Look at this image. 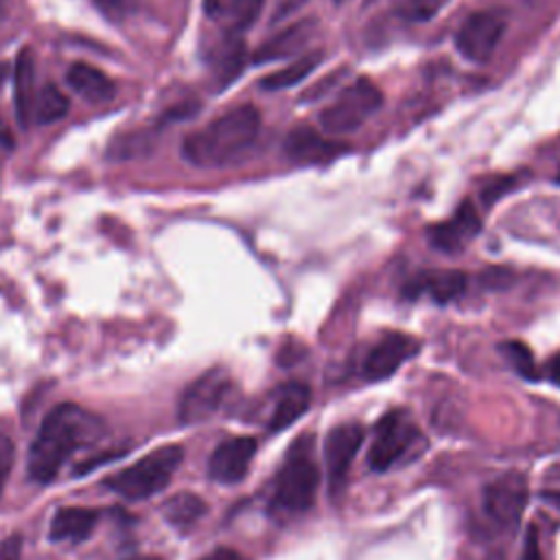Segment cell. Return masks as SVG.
I'll use <instances>...</instances> for the list:
<instances>
[{"instance_id":"10","label":"cell","mask_w":560,"mask_h":560,"mask_svg":"<svg viewBox=\"0 0 560 560\" xmlns=\"http://www.w3.org/2000/svg\"><path fill=\"white\" fill-rule=\"evenodd\" d=\"M363 429L357 422L337 424L328 431L324 442V462H326V475L330 483V492L343 486L350 464L357 457L361 444H363Z\"/></svg>"},{"instance_id":"12","label":"cell","mask_w":560,"mask_h":560,"mask_svg":"<svg viewBox=\"0 0 560 560\" xmlns=\"http://www.w3.org/2000/svg\"><path fill=\"white\" fill-rule=\"evenodd\" d=\"M481 230V219L470 201H462L455 214L442 223H435L427 230L429 243L440 249L455 254L464 249Z\"/></svg>"},{"instance_id":"38","label":"cell","mask_w":560,"mask_h":560,"mask_svg":"<svg viewBox=\"0 0 560 560\" xmlns=\"http://www.w3.org/2000/svg\"><path fill=\"white\" fill-rule=\"evenodd\" d=\"M335 2H337V4H343V2H348V0H335Z\"/></svg>"},{"instance_id":"20","label":"cell","mask_w":560,"mask_h":560,"mask_svg":"<svg viewBox=\"0 0 560 560\" xmlns=\"http://www.w3.org/2000/svg\"><path fill=\"white\" fill-rule=\"evenodd\" d=\"M245 63V44L241 33L230 31L228 37L212 50V77L217 90H223L232 83Z\"/></svg>"},{"instance_id":"9","label":"cell","mask_w":560,"mask_h":560,"mask_svg":"<svg viewBox=\"0 0 560 560\" xmlns=\"http://www.w3.org/2000/svg\"><path fill=\"white\" fill-rule=\"evenodd\" d=\"M505 22L490 11H477L464 20L455 35L457 50L470 61H488L501 42Z\"/></svg>"},{"instance_id":"16","label":"cell","mask_w":560,"mask_h":560,"mask_svg":"<svg viewBox=\"0 0 560 560\" xmlns=\"http://www.w3.org/2000/svg\"><path fill=\"white\" fill-rule=\"evenodd\" d=\"M315 28H317L315 20H300V22L287 26L284 31H280L278 35H273L265 44H260L256 48L252 61L254 63H267V61L284 59L289 55H298L300 50L306 48Z\"/></svg>"},{"instance_id":"2","label":"cell","mask_w":560,"mask_h":560,"mask_svg":"<svg viewBox=\"0 0 560 560\" xmlns=\"http://www.w3.org/2000/svg\"><path fill=\"white\" fill-rule=\"evenodd\" d=\"M260 133V112L254 105H238L195 129L182 142V158L201 168L234 164L256 142Z\"/></svg>"},{"instance_id":"14","label":"cell","mask_w":560,"mask_h":560,"mask_svg":"<svg viewBox=\"0 0 560 560\" xmlns=\"http://www.w3.org/2000/svg\"><path fill=\"white\" fill-rule=\"evenodd\" d=\"M466 291V276L457 269H429L416 273L411 280L405 282L402 293L409 300L429 298L431 302L446 304L457 300Z\"/></svg>"},{"instance_id":"27","label":"cell","mask_w":560,"mask_h":560,"mask_svg":"<svg viewBox=\"0 0 560 560\" xmlns=\"http://www.w3.org/2000/svg\"><path fill=\"white\" fill-rule=\"evenodd\" d=\"M446 0H402L398 13L409 22H427L431 20Z\"/></svg>"},{"instance_id":"25","label":"cell","mask_w":560,"mask_h":560,"mask_svg":"<svg viewBox=\"0 0 560 560\" xmlns=\"http://www.w3.org/2000/svg\"><path fill=\"white\" fill-rule=\"evenodd\" d=\"M68 98L66 94L55 85L46 83L35 98V109H33V120L39 125H50L68 114Z\"/></svg>"},{"instance_id":"32","label":"cell","mask_w":560,"mask_h":560,"mask_svg":"<svg viewBox=\"0 0 560 560\" xmlns=\"http://www.w3.org/2000/svg\"><path fill=\"white\" fill-rule=\"evenodd\" d=\"M20 551H22V538L20 536H9L0 545V560H20Z\"/></svg>"},{"instance_id":"21","label":"cell","mask_w":560,"mask_h":560,"mask_svg":"<svg viewBox=\"0 0 560 560\" xmlns=\"http://www.w3.org/2000/svg\"><path fill=\"white\" fill-rule=\"evenodd\" d=\"M311 405V389L304 383H289L280 389V396L276 400L269 429L271 431H282L291 427L298 418L304 416V411Z\"/></svg>"},{"instance_id":"28","label":"cell","mask_w":560,"mask_h":560,"mask_svg":"<svg viewBox=\"0 0 560 560\" xmlns=\"http://www.w3.org/2000/svg\"><path fill=\"white\" fill-rule=\"evenodd\" d=\"M11 464H13V442L4 433H0V492L4 488Z\"/></svg>"},{"instance_id":"22","label":"cell","mask_w":560,"mask_h":560,"mask_svg":"<svg viewBox=\"0 0 560 560\" xmlns=\"http://www.w3.org/2000/svg\"><path fill=\"white\" fill-rule=\"evenodd\" d=\"M98 512L92 508H61L55 512L50 521V538L52 540H79L85 538L96 525Z\"/></svg>"},{"instance_id":"23","label":"cell","mask_w":560,"mask_h":560,"mask_svg":"<svg viewBox=\"0 0 560 560\" xmlns=\"http://www.w3.org/2000/svg\"><path fill=\"white\" fill-rule=\"evenodd\" d=\"M319 63H322V50L302 52L289 66H284V68L276 70L273 74H267L265 79H260V88L262 90H284V88H291V85L304 81Z\"/></svg>"},{"instance_id":"36","label":"cell","mask_w":560,"mask_h":560,"mask_svg":"<svg viewBox=\"0 0 560 560\" xmlns=\"http://www.w3.org/2000/svg\"><path fill=\"white\" fill-rule=\"evenodd\" d=\"M9 79V66L4 61H0V85Z\"/></svg>"},{"instance_id":"18","label":"cell","mask_w":560,"mask_h":560,"mask_svg":"<svg viewBox=\"0 0 560 560\" xmlns=\"http://www.w3.org/2000/svg\"><path fill=\"white\" fill-rule=\"evenodd\" d=\"M66 83L88 103H105L116 94V83L103 70L83 61H77L68 68Z\"/></svg>"},{"instance_id":"19","label":"cell","mask_w":560,"mask_h":560,"mask_svg":"<svg viewBox=\"0 0 560 560\" xmlns=\"http://www.w3.org/2000/svg\"><path fill=\"white\" fill-rule=\"evenodd\" d=\"M262 2L265 0H203V11L210 20L223 22L230 31L241 33L256 22Z\"/></svg>"},{"instance_id":"15","label":"cell","mask_w":560,"mask_h":560,"mask_svg":"<svg viewBox=\"0 0 560 560\" xmlns=\"http://www.w3.org/2000/svg\"><path fill=\"white\" fill-rule=\"evenodd\" d=\"M348 147L319 136L313 127H295L284 138V153L289 160L300 164H319L337 158Z\"/></svg>"},{"instance_id":"6","label":"cell","mask_w":560,"mask_h":560,"mask_svg":"<svg viewBox=\"0 0 560 560\" xmlns=\"http://www.w3.org/2000/svg\"><path fill=\"white\" fill-rule=\"evenodd\" d=\"M420 438L416 424L407 418L405 411L385 413L374 429V438L368 453V464L372 470L383 472L392 468Z\"/></svg>"},{"instance_id":"17","label":"cell","mask_w":560,"mask_h":560,"mask_svg":"<svg viewBox=\"0 0 560 560\" xmlns=\"http://www.w3.org/2000/svg\"><path fill=\"white\" fill-rule=\"evenodd\" d=\"M35 98V57L31 48H20L13 66V105L20 127L31 125Z\"/></svg>"},{"instance_id":"31","label":"cell","mask_w":560,"mask_h":560,"mask_svg":"<svg viewBox=\"0 0 560 560\" xmlns=\"http://www.w3.org/2000/svg\"><path fill=\"white\" fill-rule=\"evenodd\" d=\"M94 4L109 20H120L125 13V0H94Z\"/></svg>"},{"instance_id":"29","label":"cell","mask_w":560,"mask_h":560,"mask_svg":"<svg viewBox=\"0 0 560 560\" xmlns=\"http://www.w3.org/2000/svg\"><path fill=\"white\" fill-rule=\"evenodd\" d=\"M197 103L195 101H184V103H177L173 105L168 112L162 114L160 122H173V120H184V118H190L195 112H197Z\"/></svg>"},{"instance_id":"24","label":"cell","mask_w":560,"mask_h":560,"mask_svg":"<svg viewBox=\"0 0 560 560\" xmlns=\"http://www.w3.org/2000/svg\"><path fill=\"white\" fill-rule=\"evenodd\" d=\"M162 510H164V518L171 525H175V527H190L192 523H197L206 514L208 505L195 492H179V494L171 497L164 503Z\"/></svg>"},{"instance_id":"39","label":"cell","mask_w":560,"mask_h":560,"mask_svg":"<svg viewBox=\"0 0 560 560\" xmlns=\"http://www.w3.org/2000/svg\"><path fill=\"white\" fill-rule=\"evenodd\" d=\"M558 177H560V173H558Z\"/></svg>"},{"instance_id":"33","label":"cell","mask_w":560,"mask_h":560,"mask_svg":"<svg viewBox=\"0 0 560 560\" xmlns=\"http://www.w3.org/2000/svg\"><path fill=\"white\" fill-rule=\"evenodd\" d=\"M201 560H243L234 549H228V547H221V549H214L210 551L206 558Z\"/></svg>"},{"instance_id":"3","label":"cell","mask_w":560,"mask_h":560,"mask_svg":"<svg viewBox=\"0 0 560 560\" xmlns=\"http://www.w3.org/2000/svg\"><path fill=\"white\" fill-rule=\"evenodd\" d=\"M182 459H184V451L177 444L160 446L149 455H144L142 459H138L136 464L107 477L105 486L129 501L153 497L168 486Z\"/></svg>"},{"instance_id":"1","label":"cell","mask_w":560,"mask_h":560,"mask_svg":"<svg viewBox=\"0 0 560 560\" xmlns=\"http://www.w3.org/2000/svg\"><path fill=\"white\" fill-rule=\"evenodd\" d=\"M103 433L98 418L77 405H57L42 422L37 438L28 451V477L37 483H48L66 459L85 442Z\"/></svg>"},{"instance_id":"8","label":"cell","mask_w":560,"mask_h":560,"mask_svg":"<svg viewBox=\"0 0 560 560\" xmlns=\"http://www.w3.org/2000/svg\"><path fill=\"white\" fill-rule=\"evenodd\" d=\"M527 503V481L521 472H505L483 488V510L501 527L518 523Z\"/></svg>"},{"instance_id":"7","label":"cell","mask_w":560,"mask_h":560,"mask_svg":"<svg viewBox=\"0 0 560 560\" xmlns=\"http://www.w3.org/2000/svg\"><path fill=\"white\" fill-rule=\"evenodd\" d=\"M230 385H232L230 374L221 368L208 370L201 376H197L182 394L179 409H177L179 420L186 424H195L212 416L217 407L223 402Z\"/></svg>"},{"instance_id":"13","label":"cell","mask_w":560,"mask_h":560,"mask_svg":"<svg viewBox=\"0 0 560 560\" xmlns=\"http://www.w3.org/2000/svg\"><path fill=\"white\" fill-rule=\"evenodd\" d=\"M256 453V440L249 435H236L221 442L208 462V475L221 483H236L249 470V462Z\"/></svg>"},{"instance_id":"26","label":"cell","mask_w":560,"mask_h":560,"mask_svg":"<svg viewBox=\"0 0 560 560\" xmlns=\"http://www.w3.org/2000/svg\"><path fill=\"white\" fill-rule=\"evenodd\" d=\"M499 350L503 352V357L510 361V365H512L523 378H527V381H534V378H536L538 370H536L534 354H532V350H529L523 341H516V339L503 341V343L499 346Z\"/></svg>"},{"instance_id":"37","label":"cell","mask_w":560,"mask_h":560,"mask_svg":"<svg viewBox=\"0 0 560 560\" xmlns=\"http://www.w3.org/2000/svg\"><path fill=\"white\" fill-rule=\"evenodd\" d=\"M129 560H162L158 556H136V558H129Z\"/></svg>"},{"instance_id":"30","label":"cell","mask_w":560,"mask_h":560,"mask_svg":"<svg viewBox=\"0 0 560 560\" xmlns=\"http://www.w3.org/2000/svg\"><path fill=\"white\" fill-rule=\"evenodd\" d=\"M521 560H542V551H540V542H538V534H536L534 525L527 529Z\"/></svg>"},{"instance_id":"11","label":"cell","mask_w":560,"mask_h":560,"mask_svg":"<svg viewBox=\"0 0 560 560\" xmlns=\"http://www.w3.org/2000/svg\"><path fill=\"white\" fill-rule=\"evenodd\" d=\"M420 350L418 339L405 332H387L383 335L363 361V374L370 381H381L392 376L407 359H411Z\"/></svg>"},{"instance_id":"35","label":"cell","mask_w":560,"mask_h":560,"mask_svg":"<svg viewBox=\"0 0 560 560\" xmlns=\"http://www.w3.org/2000/svg\"><path fill=\"white\" fill-rule=\"evenodd\" d=\"M0 142H2L4 147H13V142H11V131H7V129L2 127V120H0Z\"/></svg>"},{"instance_id":"34","label":"cell","mask_w":560,"mask_h":560,"mask_svg":"<svg viewBox=\"0 0 560 560\" xmlns=\"http://www.w3.org/2000/svg\"><path fill=\"white\" fill-rule=\"evenodd\" d=\"M547 378L560 387V354H556L549 363H547Z\"/></svg>"},{"instance_id":"5","label":"cell","mask_w":560,"mask_h":560,"mask_svg":"<svg viewBox=\"0 0 560 560\" xmlns=\"http://www.w3.org/2000/svg\"><path fill=\"white\" fill-rule=\"evenodd\" d=\"M383 103L381 90L370 79H357L346 85L332 103L319 112V127L326 133L341 136L359 129Z\"/></svg>"},{"instance_id":"4","label":"cell","mask_w":560,"mask_h":560,"mask_svg":"<svg viewBox=\"0 0 560 560\" xmlns=\"http://www.w3.org/2000/svg\"><path fill=\"white\" fill-rule=\"evenodd\" d=\"M317 486L319 468L313 459L311 438H302L293 444L276 477V503L289 512H304L313 505Z\"/></svg>"}]
</instances>
